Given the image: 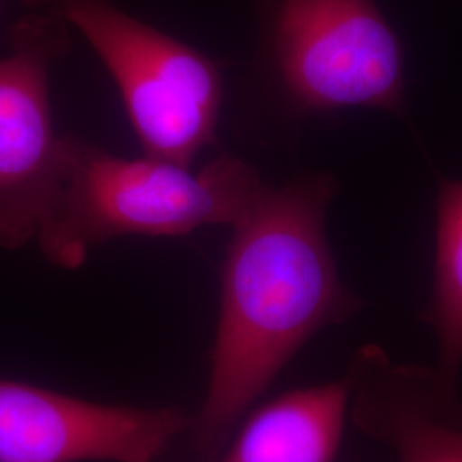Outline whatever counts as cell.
<instances>
[{
	"instance_id": "6da1fadb",
	"label": "cell",
	"mask_w": 462,
	"mask_h": 462,
	"mask_svg": "<svg viewBox=\"0 0 462 462\" xmlns=\"http://www.w3.org/2000/svg\"><path fill=\"white\" fill-rule=\"evenodd\" d=\"M328 177L269 189L231 228L221 305L196 446L215 452L254 401L319 330L355 314L326 235Z\"/></svg>"
},
{
	"instance_id": "7a4b0ae2",
	"label": "cell",
	"mask_w": 462,
	"mask_h": 462,
	"mask_svg": "<svg viewBox=\"0 0 462 462\" xmlns=\"http://www.w3.org/2000/svg\"><path fill=\"white\" fill-rule=\"evenodd\" d=\"M264 187L252 166L231 156L194 171L148 154L127 160L67 137L59 190L36 240L51 264L76 269L91 248L116 236L233 226Z\"/></svg>"
},
{
	"instance_id": "3957f363",
	"label": "cell",
	"mask_w": 462,
	"mask_h": 462,
	"mask_svg": "<svg viewBox=\"0 0 462 462\" xmlns=\"http://www.w3.org/2000/svg\"><path fill=\"white\" fill-rule=\"evenodd\" d=\"M60 17L98 53L148 156L190 166L215 141L221 74L204 53L108 0H24Z\"/></svg>"
},
{
	"instance_id": "277c9868",
	"label": "cell",
	"mask_w": 462,
	"mask_h": 462,
	"mask_svg": "<svg viewBox=\"0 0 462 462\" xmlns=\"http://www.w3.org/2000/svg\"><path fill=\"white\" fill-rule=\"evenodd\" d=\"M273 42L300 106L402 112V50L374 0H281Z\"/></svg>"
},
{
	"instance_id": "5b68a950",
	"label": "cell",
	"mask_w": 462,
	"mask_h": 462,
	"mask_svg": "<svg viewBox=\"0 0 462 462\" xmlns=\"http://www.w3.org/2000/svg\"><path fill=\"white\" fill-rule=\"evenodd\" d=\"M70 49L69 24L32 13L11 32L0 59V245L34 240L64 170L67 137L53 129L50 67Z\"/></svg>"
},
{
	"instance_id": "8992f818",
	"label": "cell",
	"mask_w": 462,
	"mask_h": 462,
	"mask_svg": "<svg viewBox=\"0 0 462 462\" xmlns=\"http://www.w3.org/2000/svg\"><path fill=\"white\" fill-rule=\"evenodd\" d=\"M185 414L110 406L0 379V462H154Z\"/></svg>"
},
{
	"instance_id": "52a82bcc",
	"label": "cell",
	"mask_w": 462,
	"mask_h": 462,
	"mask_svg": "<svg viewBox=\"0 0 462 462\" xmlns=\"http://www.w3.org/2000/svg\"><path fill=\"white\" fill-rule=\"evenodd\" d=\"M347 416L399 462H462V397L435 368L362 347L347 370Z\"/></svg>"
},
{
	"instance_id": "ba28073f",
	"label": "cell",
	"mask_w": 462,
	"mask_h": 462,
	"mask_svg": "<svg viewBox=\"0 0 462 462\" xmlns=\"http://www.w3.org/2000/svg\"><path fill=\"white\" fill-rule=\"evenodd\" d=\"M347 408L346 377L286 393L248 418L223 462H334Z\"/></svg>"
},
{
	"instance_id": "9c48e42d",
	"label": "cell",
	"mask_w": 462,
	"mask_h": 462,
	"mask_svg": "<svg viewBox=\"0 0 462 462\" xmlns=\"http://www.w3.org/2000/svg\"><path fill=\"white\" fill-rule=\"evenodd\" d=\"M423 319L439 345L437 372L457 385L462 366V182H444L437 198L433 286Z\"/></svg>"
}]
</instances>
